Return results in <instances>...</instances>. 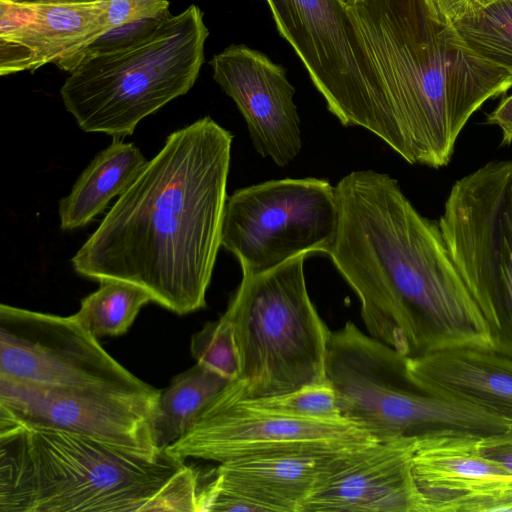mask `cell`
Instances as JSON below:
<instances>
[{
    "label": "cell",
    "mask_w": 512,
    "mask_h": 512,
    "mask_svg": "<svg viewBox=\"0 0 512 512\" xmlns=\"http://www.w3.org/2000/svg\"><path fill=\"white\" fill-rule=\"evenodd\" d=\"M335 186L314 177L269 180L228 197L221 246L242 275L267 271L310 253H326L338 228Z\"/></svg>",
    "instance_id": "10"
},
{
    "label": "cell",
    "mask_w": 512,
    "mask_h": 512,
    "mask_svg": "<svg viewBox=\"0 0 512 512\" xmlns=\"http://www.w3.org/2000/svg\"><path fill=\"white\" fill-rule=\"evenodd\" d=\"M158 399L0 378V418L90 437L150 457L164 451L157 448L152 430Z\"/></svg>",
    "instance_id": "13"
},
{
    "label": "cell",
    "mask_w": 512,
    "mask_h": 512,
    "mask_svg": "<svg viewBox=\"0 0 512 512\" xmlns=\"http://www.w3.org/2000/svg\"><path fill=\"white\" fill-rule=\"evenodd\" d=\"M416 442L375 441L341 453L302 512H425L412 458Z\"/></svg>",
    "instance_id": "16"
},
{
    "label": "cell",
    "mask_w": 512,
    "mask_h": 512,
    "mask_svg": "<svg viewBox=\"0 0 512 512\" xmlns=\"http://www.w3.org/2000/svg\"><path fill=\"white\" fill-rule=\"evenodd\" d=\"M0 378L28 384L159 396L99 344L74 316L0 305Z\"/></svg>",
    "instance_id": "11"
},
{
    "label": "cell",
    "mask_w": 512,
    "mask_h": 512,
    "mask_svg": "<svg viewBox=\"0 0 512 512\" xmlns=\"http://www.w3.org/2000/svg\"><path fill=\"white\" fill-rule=\"evenodd\" d=\"M202 471L0 418V512H199Z\"/></svg>",
    "instance_id": "4"
},
{
    "label": "cell",
    "mask_w": 512,
    "mask_h": 512,
    "mask_svg": "<svg viewBox=\"0 0 512 512\" xmlns=\"http://www.w3.org/2000/svg\"><path fill=\"white\" fill-rule=\"evenodd\" d=\"M335 188L339 222L325 254L358 296L369 335L406 357L492 347L439 223L414 207L398 181L357 170Z\"/></svg>",
    "instance_id": "2"
},
{
    "label": "cell",
    "mask_w": 512,
    "mask_h": 512,
    "mask_svg": "<svg viewBox=\"0 0 512 512\" xmlns=\"http://www.w3.org/2000/svg\"><path fill=\"white\" fill-rule=\"evenodd\" d=\"M231 382L196 363L160 392L152 430L161 451L180 439L213 399Z\"/></svg>",
    "instance_id": "21"
},
{
    "label": "cell",
    "mask_w": 512,
    "mask_h": 512,
    "mask_svg": "<svg viewBox=\"0 0 512 512\" xmlns=\"http://www.w3.org/2000/svg\"><path fill=\"white\" fill-rule=\"evenodd\" d=\"M213 78L244 117L253 147L284 167L302 149L295 88L286 69L265 53L232 44L209 61Z\"/></svg>",
    "instance_id": "14"
},
{
    "label": "cell",
    "mask_w": 512,
    "mask_h": 512,
    "mask_svg": "<svg viewBox=\"0 0 512 512\" xmlns=\"http://www.w3.org/2000/svg\"><path fill=\"white\" fill-rule=\"evenodd\" d=\"M346 6L384 92L382 141L409 164L448 165L470 117L512 88V74L470 49L426 0Z\"/></svg>",
    "instance_id": "3"
},
{
    "label": "cell",
    "mask_w": 512,
    "mask_h": 512,
    "mask_svg": "<svg viewBox=\"0 0 512 512\" xmlns=\"http://www.w3.org/2000/svg\"><path fill=\"white\" fill-rule=\"evenodd\" d=\"M480 452L512 473V426L479 439Z\"/></svg>",
    "instance_id": "29"
},
{
    "label": "cell",
    "mask_w": 512,
    "mask_h": 512,
    "mask_svg": "<svg viewBox=\"0 0 512 512\" xmlns=\"http://www.w3.org/2000/svg\"><path fill=\"white\" fill-rule=\"evenodd\" d=\"M351 448L355 447L264 453L223 461L202 471L199 512L210 511L224 499L249 502L259 511L302 512L322 475Z\"/></svg>",
    "instance_id": "18"
},
{
    "label": "cell",
    "mask_w": 512,
    "mask_h": 512,
    "mask_svg": "<svg viewBox=\"0 0 512 512\" xmlns=\"http://www.w3.org/2000/svg\"><path fill=\"white\" fill-rule=\"evenodd\" d=\"M106 0H0V75L60 66L113 29Z\"/></svg>",
    "instance_id": "15"
},
{
    "label": "cell",
    "mask_w": 512,
    "mask_h": 512,
    "mask_svg": "<svg viewBox=\"0 0 512 512\" xmlns=\"http://www.w3.org/2000/svg\"><path fill=\"white\" fill-rule=\"evenodd\" d=\"M190 351L196 363L230 381L240 374V357L231 323L222 315L207 322L190 341Z\"/></svg>",
    "instance_id": "25"
},
{
    "label": "cell",
    "mask_w": 512,
    "mask_h": 512,
    "mask_svg": "<svg viewBox=\"0 0 512 512\" xmlns=\"http://www.w3.org/2000/svg\"><path fill=\"white\" fill-rule=\"evenodd\" d=\"M233 135L209 116L172 132L73 256L74 270L122 280L184 315L206 306Z\"/></svg>",
    "instance_id": "1"
},
{
    "label": "cell",
    "mask_w": 512,
    "mask_h": 512,
    "mask_svg": "<svg viewBox=\"0 0 512 512\" xmlns=\"http://www.w3.org/2000/svg\"><path fill=\"white\" fill-rule=\"evenodd\" d=\"M438 223L492 348L512 356V159L457 180Z\"/></svg>",
    "instance_id": "8"
},
{
    "label": "cell",
    "mask_w": 512,
    "mask_h": 512,
    "mask_svg": "<svg viewBox=\"0 0 512 512\" xmlns=\"http://www.w3.org/2000/svg\"><path fill=\"white\" fill-rule=\"evenodd\" d=\"M153 302L143 287L122 280L100 282V287L81 300L74 318L96 338L127 332L140 309Z\"/></svg>",
    "instance_id": "22"
},
{
    "label": "cell",
    "mask_w": 512,
    "mask_h": 512,
    "mask_svg": "<svg viewBox=\"0 0 512 512\" xmlns=\"http://www.w3.org/2000/svg\"><path fill=\"white\" fill-rule=\"evenodd\" d=\"M453 25L477 55L512 74V0H498Z\"/></svg>",
    "instance_id": "23"
},
{
    "label": "cell",
    "mask_w": 512,
    "mask_h": 512,
    "mask_svg": "<svg viewBox=\"0 0 512 512\" xmlns=\"http://www.w3.org/2000/svg\"><path fill=\"white\" fill-rule=\"evenodd\" d=\"M170 14L147 18L115 28L104 34L83 51H106L129 46L154 32ZM82 51V52H83Z\"/></svg>",
    "instance_id": "26"
},
{
    "label": "cell",
    "mask_w": 512,
    "mask_h": 512,
    "mask_svg": "<svg viewBox=\"0 0 512 512\" xmlns=\"http://www.w3.org/2000/svg\"><path fill=\"white\" fill-rule=\"evenodd\" d=\"M341 1H342L343 3H345V4H353V3H356V2H358V1H360V0H341Z\"/></svg>",
    "instance_id": "31"
},
{
    "label": "cell",
    "mask_w": 512,
    "mask_h": 512,
    "mask_svg": "<svg viewBox=\"0 0 512 512\" xmlns=\"http://www.w3.org/2000/svg\"><path fill=\"white\" fill-rule=\"evenodd\" d=\"M429 390L512 423V356L492 347L455 346L407 357Z\"/></svg>",
    "instance_id": "19"
},
{
    "label": "cell",
    "mask_w": 512,
    "mask_h": 512,
    "mask_svg": "<svg viewBox=\"0 0 512 512\" xmlns=\"http://www.w3.org/2000/svg\"><path fill=\"white\" fill-rule=\"evenodd\" d=\"M443 21L456 23L473 17L498 0H426Z\"/></svg>",
    "instance_id": "28"
},
{
    "label": "cell",
    "mask_w": 512,
    "mask_h": 512,
    "mask_svg": "<svg viewBox=\"0 0 512 512\" xmlns=\"http://www.w3.org/2000/svg\"><path fill=\"white\" fill-rule=\"evenodd\" d=\"M208 36L203 12L192 4L134 44L85 50L59 66L69 73L63 104L85 132L132 135L142 119L193 87Z\"/></svg>",
    "instance_id": "5"
},
{
    "label": "cell",
    "mask_w": 512,
    "mask_h": 512,
    "mask_svg": "<svg viewBox=\"0 0 512 512\" xmlns=\"http://www.w3.org/2000/svg\"><path fill=\"white\" fill-rule=\"evenodd\" d=\"M480 438L416 442L412 471L425 512H512V473L480 452Z\"/></svg>",
    "instance_id": "17"
},
{
    "label": "cell",
    "mask_w": 512,
    "mask_h": 512,
    "mask_svg": "<svg viewBox=\"0 0 512 512\" xmlns=\"http://www.w3.org/2000/svg\"><path fill=\"white\" fill-rule=\"evenodd\" d=\"M305 257L242 275L223 314L232 325L241 366L238 379L229 386L240 398L270 397L328 383L331 331L309 297Z\"/></svg>",
    "instance_id": "7"
},
{
    "label": "cell",
    "mask_w": 512,
    "mask_h": 512,
    "mask_svg": "<svg viewBox=\"0 0 512 512\" xmlns=\"http://www.w3.org/2000/svg\"><path fill=\"white\" fill-rule=\"evenodd\" d=\"M486 122L497 125L501 129V145L512 143V94L502 98L497 107L487 116Z\"/></svg>",
    "instance_id": "30"
},
{
    "label": "cell",
    "mask_w": 512,
    "mask_h": 512,
    "mask_svg": "<svg viewBox=\"0 0 512 512\" xmlns=\"http://www.w3.org/2000/svg\"><path fill=\"white\" fill-rule=\"evenodd\" d=\"M375 441L346 419H302L251 407L226 386L167 451L185 460L221 463L249 455L342 449Z\"/></svg>",
    "instance_id": "12"
},
{
    "label": "cell",
    "mask_w": 512,
    "mask_h": 512,
    "mask_svg": "<svg viewBox=\"0 0 512 512\" xmlns=\"http://www.w3.org/2000/svg\"><path fill=\"white\" fill-rule=\"evenodd\" d=\"M133 143L113 138L83 170L70 193L59 202L62 230L81 228L93 220L115 196H120L147 164Z\"/></svg>",
    "instance_id": "20"
},
{
    "label": "cell",
    "mask_w": 512,
    "mask_h": 512,
    "mask_svg": "<svg viewBox=\"0 0 512 512\" xmlns=\"http://www.w3.org/2000/svg\"><path fill=\"white\" fill-rule=\"evenodd\" d=\"M280 36L294 50L328 111L345 127L383 139L382 85L341 0H264Z\"/></svg>",
    "instance_id": "9"
},
{
    "label": "cell",
    "mask_w": 512,
    "mask_h": 512,
    "mask_svg": "<svg viewBox=\"0 0 512 512\" xmlns=\"http://www.w3.org/2000/svg\"><path fill=\"white\" fill-rule=\"evenodd\" d=\"M227 389L238 400L257 409L302 419H344L338 408L335 392L329 382L305 386L284 394L254 399L238 397L229 384Z\"/></svg>",
    "instance_id": "24"
},
{
    "label": "cell",
    "mask_w": 512,
    "mask_h": 512,
    "mask_svg": "<svg viewBox=\"0 0 512 512\" xmlns=\"http://www.w3.org/2000/svg\"><path fill=\"white\" fill-rule=\"evenodd\" d=\"M109 1V18L113 29L141 20L167 15L168 0H106Z\"/></svg>",
    "instance_id": "27"
},
{
    "label": "cell",
    "mask_w": 512,
    "mask_h": 512,
    "mask_svg": "<svg viewBox=\"0 0 512 512\" xmlns=\"http://www.w3.org/2000/svg\"><path fill=\"white\" fill-rule=\"evenodd\" d=\"M326 374L341 416L377 441L485 437L512 426L429 390L412 375L406 356L351 321L330 334Z\"/></svg>",
    "instance_id": "6"
}]
</instances>
